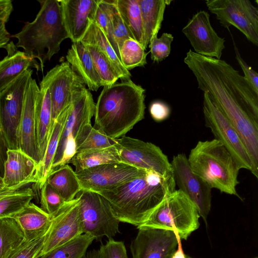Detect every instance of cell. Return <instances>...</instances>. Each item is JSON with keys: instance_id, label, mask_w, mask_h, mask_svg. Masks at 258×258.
Here are the masks:
<instances>
[{"instance_id": "1", "label": "cell", "mask_w": 258, "mask_h": 258, "mask_svg": "<svg viewBox=\"0 0 258 258\" xmlns=\"http://www.w3.org/2000/svg\"><path fill=\"white\" fill-rule=\"evenodd\" d=\"M184 62L196 78L198 88L240 135L250 132L258 120V93L238 71L224 60L198 54L191 49Z\"/></svg>"}, {"instance_id": "2", "label": "cell", "mask_w": 258, "mask_h": 258, "mask_svg": "<svg viewBox=\"0 0 258 258\" xmlns=\"http://www.w3.org/2000/svg\"><path fill=\"white\" fill-rule=\"evenodd\" d=\"M173 174L146 170L138 177L111 189L98 192L108 202L120 222L143 225L164 199L174 191Z\"/></svg>"}, {"instance_id": "3", "label": "cell", "mask_w": 258, "mask_h": 258, "mask_svg": "<svg viewBox=\"0 0 258 258\" xmlns=\"http://www.w3.org/2000/svg\"><path fill=\"white\" fill-rule=\"evenodd\" d=\"M145 90L131 80L104 86L95 103V128L117 139L144 118Z\"/></svg>"}, {"instance_id": "4", "label": "cell", "mask_w": 258, "mask_h": 258, "mask_svg": "<svg viewBox=\"0 0 258 258\" xmlns=\"http://www.w3.org/2000/svg\"><path fill=\"white\" fill-rule=\"evenodd\" d=\"M40 10L32 22H27L20 31L11 35L15 44L29 56L39 61L43 72L44 63L57 53L61 43L69 38L64 26L58 0L38 1Z\"/></svg>"}, {"instance_id": "5", "label": "cell", "mask_w": 258, "mask_h": 258, "mask_svg": "<svg viewBox=\"0 0 258 258\" xmlns=\"http://www.w3.org/2000/svg\"><path fill=\"white\" fill-rule=\"evenodd\" d=\"M187 160L192 172L211 188L239 197L236 186L240 169L219 141H199L190 150Z\"/></svg>"}, {"instance_id": "6", "label": "cell", "mask_w": 258, "mask_h": 258, "mask_svg": "<svg viewBox=\"0 0 258 258\" xmlns=\"http://www.w3.org/2000/svg\"><path fill=\"white\" fill-rule=\"evenodd\" d=\"M200 216L192 202L180 190L167 196L148 220L137 228L172 230L181 240H186L200 226Z\"/></svg>"}, {"instance_id": "7", "label": "cell", "mask_w": 258, "mask_h": 258, "mask_svg": "<svg viewBox=\"0 0 258 258\" xmlns=\"http://www.w3.org/2000/svg\"><path fill=\"white\" fill-rule=\"evenodd\" d=\"M95 108L92 94L86 88L74 95L59 137L50 173L60 166L68 164L77 153L76 138L84 125L91 123Z\"/></svg>"}, {"instance_id": "8", "label": "cell", "mask_w": 258, "mask_h": 258, "mask_svg": "<svg viewBox=\"0 0 258 258\" xmlns=\"http://www.w3.org/2000/svg\"><path fill=\"white\" fill-rule=\"evenodd\" d=\"M80 198V215L83 232L97 241L104 236L112 238L119 233L120 222L107 202L97 192L83 190Z\"/></svg>"}, {"instance_id": "9", "label": "cell", "mask_w": 258, "mask_h": 258, "mask_svg": "<svg viewBox=\"0 0 258 258\" xmlns=\"http://www.w3.org/2000/svg\"><path fill=\"white\" fill-rule=\"evenodd\" d=\"M32 74V69L26 70L0 92V122L7 149H19V125L26 90Z\"/></svg>"}, {"instance_id": "10", "label": "cell", "mask_w": 258, "mask_h": 258, "mask_svg": "<svg viewBox=\"0 0 258 258\" xmlns=\"http://www.w3.org/2000/svg\"><path fill=\"white\" fill-rule=\"evenodd\" d=\"M210 12L224 28L233 26L258 45V8L248 0H207Z\"/></svg>"}, {"instance_id": "11", "label": "cell", "mask_w": 258, "mask_h": 258, "mask_svg": "<svg viewBox=\"0 0 258 258\" xmlns=\"http://www.w3.org/2000/svg\"><path fill=\"white\" fill-rule=\"evenodd\" d=\"M203 111L205 125L226 149L240 169L252 171L251 160L240 136L231 123L204 92Z\"/></svg>"}, {"instance_id": "12", "label": "cell", "mask_w": 258, "mask_h": 258, "mask_svg": "<svg viewBox=\"0 0 258 258\" xmlns=\"http://www.w3.org/2000/svg\"><path fill=\"white\" fill-rule=\"evenodd\" d=\"M115 146L122 162L163 175L173 174L167 156L153 143L123 136L116 139Z\"/></svg>"}, {"instance_id": "13", "label": "cell", "mask_w": 258, "mask_h": 258, "mask_svg": "<svg viewBox=\"0 0 258 258\" xmlns=\"http://www.w3.org/2000/svg\"><path fill=\"white\" fill-rule=\"evenodd\" d=\"M41 81L47 85L50 93L52 130L57 118L71 103L74 95L86 88V85L67 61L52 68Z\"/></svg>"}, {"instance_id": "14", "label": "cell", "mask_w": 258, "mask_h": 258, "mask_svg": "<svg viewBox=\"0 0 258 258\" xmlns=\"http://www.w3.org/2000/svg\"><path fill=\"white\" fill-rule=\"evenodd\" d=\"M170 164L176 186L192 202L206 222L211 208L212 188L192 172L184 154L174 156Z\"/></svg>"}, {"instance_id": "15", "label": "cell", "mask_w": 258, "mask_h": 258, "mask_svg": "<svg viewBox=\"0 0 258 258\" xmlns=\"http://www.w3.org/2000/svg\"><path fill=\"white\" fill-rule=\"evenodd\" d=\"M146 170L118 162L100 165L76 173L82 190L98 192L124 184L142 175Z\"/></svg>"}, {"instance_id": "16", "label": "cell", "mask_w": 258, "mask_h": 258, "mask_svg": "<svg viewBox=\"0 0 258 258\" xmlns=\"http://www.w3.org/2000/svg\"><path fill=\"white\" fill-rule=\"evenodd\" d=\"M83 234L80 215V198L78 196L66 202L52 217L40 256Z\"/></svg>"}, {"instance_id": "17", "label": "cell", "mask_w": 258, "mask_h": 258, "mask_svg": "<svg viewBox=\"0 0 258 258\" xmlns=\"http://www.w3.org/2000/svg\"><path fill=\"white\" fill-rule=\"evenodd\" d=\"M182 32L189 40L196 53L221 59L225 46V39L220 37L211 25L209 14L198 12L182 28Z\"/></svg>"}, {"instance_id": "18", "label": "cell", "mask_w": 258, "mask_h": 258, "mask_svg": "<svg viewBox=\"0 0 258 258\" xmlns=\"http://www.w3.org/2000/svg\"><path fill=\"white\" fill-rule=\"evenodd\" d=\"M138 229L130 245L133 258H171L180 238L176 232L151 228Z\"/></svg>"}, {"instance_id": "19", "label": "cell", "mask_w": 258, "mask_h": 258, "mask_svg": "<svg viewBox=\"0 0 258 258\" xmlns=\"http://www.w3.org/2000/svg\"><path fill=\"white\" fill-rule=\"evenodd\" d=\"M39 87L32 78L27 87L19 128V149L38 164L40 157L37 147L35 108Z\"/></svg>"}, {"instance_id": "20", "label": "cell", "mask_w": 258, "mask_h": 258, "mask_svg": "<svg viewBox=\"0 0 258 258\" xmlns=\"http://www.w3.org/2000/svg\"><path fill=\"white\" fill-rule=\"evenodd\" d=\"M63 23L73 43L80 42L91 20L94 19L98 0H61Z\"/></svg>"}, {"instance_id": "21", "label": "cell", "mask_w": 258, "mask_h": 258, "mask_svg": "<svg viewBox=\"0 0 258 258\" xmlns=\"http://www.w3.org/2000/svg\"><path fill=\"white\" fill-rule=\"evenodd\" d=\"M5 49L7 55L0 60V92L26 70L34 68L40 71L39 63L23 51L18 50L13 41Z\"/></svg>"}, {"instance_id": "22", "label": "cell", "mask_w": 258, "mask_h": 258, "mask_svg": "<svg viewBox=\"0 0 258 258\" xmlns=\"http://www.w3.org/2000/svg\"><path fill=\"white\" fill-rule=\"evenodd\" d=\"M37 164L20 149H8L2 176L4 186L16 185L34 176Z\"/></svg>"}, {"instance_id": "23", "label": "cell", "mask_w": 258, "mask_h": 258, "mask_svg": "<svg viewBox=\"0 0 258 258\" xmlns=\"http://www.w3.org/2000/svg\"><path fill=\"white\" fill-rule=\"evenodd\" d=\"M24 235V242H29L44 235L51 224L52 217L34 203L30 202L13 217Z\"/></svg>"}, {"instance_id": "24", "label": "cell", "mask_w": 258, "mask_h": 258, "mask_svg": "<svg viewBox=\"0 0 258 258\" xmlns=\"http://www.w3.org/2000/svg\"><path fill=\"white\" fill-rule=\"evenodd\" d=\"M66 58L73 70L83 80L90 90L97 91L102 86L91 56L81 42L73 43Z\"/></svg>"}, {"instance_id": "25", "label": "cell", "mask_w": 258, "mask_h": 258, "mask_svg": "<svg viewBox=\"0 0 258 258\" xmlns=\"http://www.w3.org/2000/svg\"><path fill=\"white\" fill-rule=\"evenodd\" d=\"M39 87L35 114L37 147L41 161L44 157L51 133L52 119L51 104L48 87L42 81L40 82Z\"/></svg>"}, {"instance_id": "26", "label": "cell", "mask_w": 258, "mask_h": 258, "mask_svg": "<svg viewBox=\"0 0 258 258\" xmlns=\"http://www.w3.org/2000/svg\"><path fill=\"white\" fill-rule=\"evenodd\" d=\"M140 8L144 47L146 49L152 39L157 36L164 19L166 8L171 0H138Z\"/></svg>"}, {"instance_id": "27", "label": "cell", "mask_w": 258, "mask_h": 258, "mask_svg": "<svg viewBox=\"0 0 258 258\" xmlns=\"http://www.w3.org/2000/svg\"><path fill=\"white\" fill-rule=\"evenodd\" d=\"M84 45L97 47L109 59L122 81L131 80V74L122 65L103 32L94 19L91 20L88 29L81 41Z\"/></svg>"}, {"instance_id": "28", "label": "cell", "mask_w": 258, "mask_h": 258, "mask_svg": "<svg viewBox=\"0 0 258 258\" xmlns=\"http://www.w3.org/2000/svg\"><path fill=\"white\" fill-rule=\"evenodd\" d=\"M70 106V105L60 114L55 121L44 157L37 164L34 174V177L36 180L35 185L39 189L44 184L50 174L52 163L56 151L59 137L69 111Z\"/></svg>"}, {"instance_id": "29", "label": "cell", "mask_w": 258, "mask_h": 258, "mask_svg": "<svg viewBox=\"0 0 258 258\" xmlns=\"http://www.w3.org/2000/svg\"><path fill=\"white\" fill-rule=\"evenodd\" d=\"M46 181L65 202L74 200L82 190L76 172L68 164L52 172Z\"/></svg>"}, {"instance_id": "30", "label": "cell", "mask_w": 258, "mask_h": 258, "mask_svg": "<svg viewBox=\"0 0 258 258\" xmlns=\"http://www.w3.org/2000/svg\"><path fill=\"white\" fill-rule=\"evenodd\" d=\"M118 162L121 161L115 146H113L78 152L69 163L74 165L76 173L100 165Z\"/></svg>"}, {"instance_id": "31", "label": "cell", "mask_w": 258, "mask_h": 258, "mask_svg": "<svg viewBox=\"0 0 258 258\" xmlns=\"http://www.w3.org/2000/svg\"><path fill=\"white\" fill-rule=\"evenodd\" d=\"M115 3L132 37L144 47L142 21L138 0H115Z\"/></svg>"}, {"instance_id": "32", "label": "cell", "mask_w": 258, "mask_h": 258, "mask_svg": "<svg viewBox=\"0 0 258 258\" xmlns=\"http://www.w3.org/2000/svg\"><path fill=\"white\" fill-rule=\"evenodd\" d=\"M23 240L22 229L14 218L0 219V258H9Z\"/></svg>"}, {"instance_id": "33", "label": "cell", "mask_w": 258, "mask_h": 258, "mask_svg": "<svg viewBox=\"0 0 258 258\" xmlns=\"http://www.w3.org/2000/svg\"><path fill=\"white\" fill-rule=\"evenodd\" d=\"M116 139L106 136L91 123L84 125L79 132L76 139L77 152L91 149H103L115 146Z\"/></svg>"}, {"instance_id": "34", "label": "cell", "mask_w": 258, "mask_h": 258, "mask_svg": "<svg viewBox=\"0 0 258 258\" xmlns=\"http://www.w3.org/2000/svg\"><path fill=\"white\" fill-rule=\"evenodd\" d=\"M93 240L91 236L83 233L39 258H82Z\"/></svg>"}, {"instance_id": "35", "label": "cell", "mask_w": 258, "mask_h": 258, "mask_svg": "<svg viewBox=\"0 0 258 258\" xmlns=\"http://www.w3.org/2000/svg\"><path fill=\"white\" fill-rule=\"evenodd\" d=\"M35 194L31 187H23L0 201V219L13 218L33 199Z\"/></svg>"}, {"instance_id": "36", "label": "cell", "mask_w": 258, "mask_h": 258, "mask_svg": "<svg viewBox=\"0 0 258 258\" xmlns=\"http://www.w3.org/2000/svg\"><path fill=\"white\" fill-rule=\"evenodd\" d=\"M90 53L96 71L99 76L101 86H110L119 79L113 65L109 59L97 47L84 45Z\"/></svg>"}, {"instance_id": "37", "label": "cell", "mask_w": 258, "mask_h": 258, "mask_svg": "<svg viewBox=\"0 0 258 258\" xmlns=\"http://www.w3.org/2000/svg\"><path fill=\"white\" fill-rule=\"evenodd\" d=\"M144 47L133 38L126 39L119 49V58L128 71L147 64L148 52Z\"/></svg>"}, {"instance_id": "38", "label": "cell", "mask_w": 258, "mask_h": 258, "mask_svg": "<svg viewBox=\"0 0 258 258\" xmlns=\"http://www.w3.org/2000/svg\"><path fill=\"white\" fill-rule=\"evenodd\" d=\"M109 15L113 35L118 49L123 42L132 36L126 28L116 5L115 0H102Z\"/></svg>"}, {"instance_id": "39", "label": "cell", "mask_w": 258, "mask_h": 258, "mask_svg": "<svg viewBox=\"0 0 258 258\" xmlns=\"http://www.w3.org/2000/svg\"><path fill=\"white\" fill-rule=\"evenodd\" d=\"M40 190V208L53 217L66 202L47 181Z\"/></svg>"}, {"instance_id": "40", "label": "cell", "mask_w": 258, "mask_h": 258, "mask_svg": "<svg viewBox=\"0 0 258 258\" xmlns=\"http://www.w3.org/2000/svg\"><path fill=\"white\" fill-rule=\"evenodd\" d=\"M94 20L103 32L113 49L119 58V49L113 35L110 18L102 0H98V6Z\"/></svg>"}, {"instance_id": "41", "label": "cell", "mask_w": 258, "mask_h": 258, "mask_svg": "<svg viewBox=\"0 0 258 258\" xmlns=\"http://www.w3.org/2000/svg\"><path fill=\"white\" fill-rule=\"evenodd\" d=\"M171 33L164 32L158 38L155 37L149 44L151 58L159 62L167 58L171 52V44L173 40Z\"/></svg>"}, {"instance_id": "42", "label": "cell", "mask_w": 258, "mask_h": 258, "mask_svg": "<svg viewBox=\"0 0 258 258\" xmlns=\"http://www.w3.org/2000/svg\"><path fill=\"white\" fill-rule=\"evenodd\" d=\"M47 233L41 237L33 241L29 242L23 241L9 258H39Z\"/></svg>"}, {"instance_id": "43", "label": "cell", "mask_w": 258, "mask_h": 258, "mask_svg": "<svg viewBox=\"0 0 258 258\" xmlns=\"http://www.w3.org/2000/svg\"><path fill=\"white\" fill-rule=\"evenodd\" d=\"M98 250L99 258H128L124 242L113 238L102 244Z\"/></svg>"}, {"instance_id": "44", "label": "cell", "mask_w": 258, "mask_h": 258, "mask_svg": "<svg viewBox=\"0 0 258 258\" xmlns=\"http://www.w3.org/2000/svg\"><path fill=\"white\" fill-rule=\"evenodd\" d=\"M235 58L244 73V78L251 86L254 91L258 93V74L253 70L241 57L238 48L232 37Z\"/></svg>"}, {"instance_id": "45", "label": "cell", "mask_w": 258, "mask_h": 258, "mask_svg": "<svg viewBox=\"0 0 258 258\" xmlns=\"http://www.w3.org/2000/svg\"><path fill=\"white\" fill-rule=\"evenodd\" d=\"M149 112L152 118L156 122H161L167 119L171 113L169 105L164 101L156 100L149 106Z\"/></svg>"}, {"instance_id": "46", "label": "cell", "mask_w": 258, "mask_h": 258, "mask_svg": "<svg viewBox=\"0 0 258 258\" xmlns=\"http://www.w3.org/2000/svg\"><path fill=\"white\" fill-rule=\"evenodd\" d=\"M36 183V180L34 176L16 185L11 187H7L5 186L0 187V201L5 198L12 195L19 189L25 187L29 184L32 183L35 184Z\"/></svg>"}, {"instance_id": "47", "label": "cell", "mask_w": 258, "mask_h": 258, "mask_svg": "<svg viewBox=\"0 0 258 258\" xmlns=\"http://www.w3.org/2000/svg\"><path fill=\"white\" fill-rule=\"evenodd\" d=\"M13 11V5L11 0H0V21L8 22Z\"/></svg>"}, {"instance_id": "48", "label": "cell", "mask_w": 258, "mask_h": 258, "mask_svg": "<svg viewBox=\"0 0 258 258\" xmlns=\"http://www.w3.org/2000/svg\"><path fill=\"white\" fill-rule=\"evenodd\" d=\"M7 149L0 122V175L2 177L3 176L4 174V167L6 159V152Z\"/></svg>"}, {"instance_id": "49", "label": "cell", "mask_w": 258, "mask_h": 258, "mask_svg": "<svg viewBox=\"0 0 258 258\" xmlns=\"http://www.w3.org/2000/svg\"><path fill=\"white\" fill-rule=\"evenodd\" d=\"M11 35L6 28V24L0 27V49L6 48L9 43Z\"/></svg>"}, {"instance_id": "50", "label": "cell", "mask_w": 258, "mask_h": 258, "mask_svg": "<svg viewBox=\"0 0 258 258\" xmlns=\"http://www.w3.org/2000/svg\"><path fill=\"white\" fill-rule=\"evenodd\" d=\"M171 258H190L186 255L182 249V244H181V240L180 238H179L178 242V245L176 249L173 253Z\"/></svg>"}, {"instance_id": "51", "label": "cell", "mask_w": 258, "mask_h": 258, "mask_svg": "<svg viewBox=\"0 0 258 258\" xmlns=\"http://www.w3.org/2000/svg\"><path fill=\"white\" fill-rule=\"evenodd\" d=\"M82 258H99L98 250L96 249H93L86 252Z\"/></svg>"}, {"instance_id": "52", "label": "cell", "mask_w": 258, "mask_h": 258, "mask_svg": "<svg viewBox=\"0 0 258 258\" xmlns=\"http://www.w3.org/2000/svg\"><path fill=\"white\" fill-rule=\"evenodd\" d=\"M3 178L1 176H0V187L3 186Z\"/></svg>"}, {"instance_id": "53", "label": "cell", "mask_w": 258, "mask_h": 258, "mask_svg": "<svg viewBox=\"0 0 258 258\" xmlns=\"http://www.w3.org/2000/svg\"><path fill=\"white\" fill-rule=\"evenodd\" d=\"M4 24H6V23L4 22H1L0 21V27H1L3 25H4Z\"/></svg>"}, {"instance_id": "54", "label": "cell", "mask_w": 258, "mask_h": 258, "mask_svg": "<svg viewBox=\"0 0 258 258\" xmlns=\"http://www.w3.org/2000/svg\"><path fill=\"white\" fill-rule=\"evenodd\" d=\"M255 258H257V257H255Z\"/></svg>"}, {"instance_id": "55", "label": "cell", "mask_w": 258, "mask_h": 258, "mask_svg": "<svg viewBox=\"0 0 258 258\" xmlns=\"http://www.w3.org/2000/svg\"><path fill=\"white\" fill-rule=\"evenodd\" d=\"M1 176V175H0Z\"/></svg>"}]
</instances>
